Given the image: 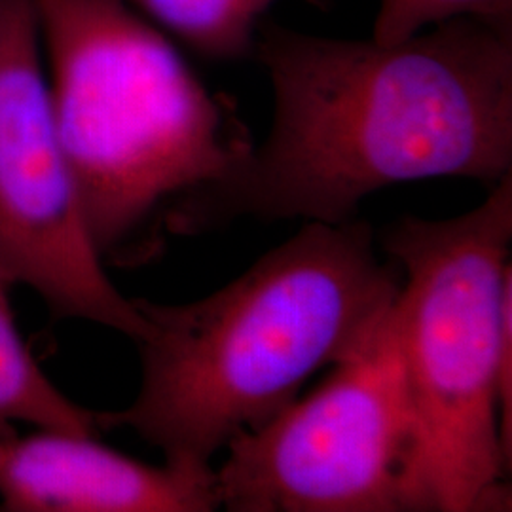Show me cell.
Instances as JSON below:
<instances>
[{"instance_id": "6da1fadb", "label": "cell", "mask_w": 512, "mask_h": 512, "mask_svg": "<svg viewBox=\"0 0 512 512\" xmlns=\"http://www.w3.org/2000/svg\"><path fill=\"white\" fill-rule=\"evenodd\" d=\"M274 86L266 143L179 209L175 234L241 215L340 224L376 190L512 173V21L454 18L399 44L256 27Z\"/></svg>"}, {"instance_id": "7a4b0ae2", "label": "cell", "mask_w": 512, "mask_h": 512, "mask_svg": "<svg viewBox=\"0 0 512 512\" xmlns=\"http://www.w3.org/2000/svg\"><path fill=\"white\" fill-rule=\"evenodd\" d=\"M403 275L380 260L365 220L308 222L215 294L190 304L133 298V403L99 412L103 431L131 429L164 461L211 467L230 440L293 403L315 372L365 344L395 306Z\"/></svg>"}, {"instance_id": "3957f363", "label": "cell", "mask_w": 512, "mask_h": 512, "mask_svg": "<svg viewBox=\"0 0 512 512\" xmlns=\"http://www.w3.org/2000/svg\"><path fill=\"white\" fill-rule=\"evenodd\" d=\"M61 156L105 266L154 258L179 209L255 148L126 0H33Z\"/></svg>"}, {"instance_id": "277c9868", "label": "cell", "mask_w": 512, "mask_h": 512, "mask_svg": "<svg viewBox=\"0 0 512 512\" xmlns=\"http://www.w3.org/2000/svg\"><path fill=\"white\" fill-rule=\"evenodd\" d=\"M512 173L454 219L404 217L382 236L416 446L406 511H511L499 372L512 349Z\"/></svg>"}, {"instance_id": "5b68a950", "label": "cell", "mask_w": 512, "mask_h": 512, "mask_svg": "<svg viewBox=\"0 0 512 512\" xmlns=\"http://www.w3.org/2000/svg\"><path fill=\"white\" fill-rule=\"evenodd\" d=\"M414 446L393 306L306 399L228 442L219 509L404 512Z\"/></svg>"}, {"instance_id": "8992f818", "label": "cell", "mask_w": 512, "mask_h": 512, "mask_svg": "<svg viewBox=\"0 0 512 512\" xmlns=\"http://www.w3.org/2000/svg\"><path fill=\"white\" fill-rule=\"evenodd\" d=\"M33 0H0V270L78 319L137 342L145 319L93 249L55 131Z\"/></svg>"}, {"instance_id": "52a82bcc", "label": "cell", "mask_w": 512, "mask_h": 512, "mask_svg": "<svg viewBox=\"0 0 512 512\" xmlns=\"http://www.w3.org/2000/svg\"><path fill=\"white\" fill-rule=\"evenodd\" d=\"M219 509L213 467L148 465L95 435L0 421V511L209 512Z\"/></svg>"}, {"instance_id": "ba28073f", "label": "cell", "mask_w": 512, "mask_h": 512, "mask_svg": "<svg viewBox=\"0 0 512 512\" xmlns=\"http://www.w3.org/2000/svg\"><path fill=\"white\" fill-rule=\"evenodd\" d=\"M12 287L0 270V421L99 437V412L73 403L38 365L19 332Z\"/></svg>"}, {"instance_id": "9c48e42d", "label": "cell", "mask_w": 512, "mask_h": 512, "mask_svg": "<svg viewBox=\"0 0 512 512\" xmlns=\"http://www.w3.org/2000/svg\"><path fill=\"white\" fill-rule=\"evenodd\" d=\"M194 54L209 61H238L253 55L262 14L275 0H126ZM329 8L336 0H308Z\"/></svg>"}, {"instance_id": "30bf717a", "label": "cell", "mask_w": 512, "mask_h": 512, "mask_svg": "<svg viewBox=\"0 0 512 512\" xmlns=\"http://www.w3.org/2000/svg\"><path fill=\"white\" fill-rule=\"evenodd\" d=\"M454 18L512 21V0H380L372 40L399 44Z\"/></svg>"}]
</instances>
